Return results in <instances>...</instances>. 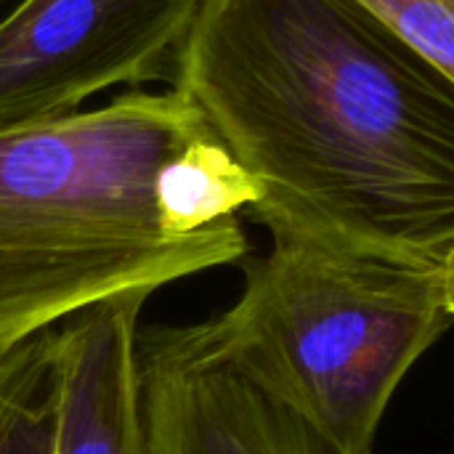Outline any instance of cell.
Segmentation results:
<instances>
[{
  "label": "cell",
  "instance_id": "cell-1",
  "mask_svg": "<svg viewBox=\"0 0 454 454\" xmlns=\"http://www.w3.org/2000/svg\"><path fill=\"white\" fill-rule=\"evenodd\" d=\"M178 88L258 181L274 242L454 282V80L359 0H205Z\"/></svg>",
  "mask_w": 454,
  "mask_h": 454
},
{
  "label": "cell",
  "instance_id": "cell-2",
  "mask_svg": "<svg viewBox=\"0 0 454 454\" xmlns=\"http://www.w3.org/2000/svg\"><path fill=\"white\" fill-rule=\"evenodd\" d=\"M205 136L173 85L0 130V359L96 303L247 255L237 218L178 234L162 213V170Z\"/></svg>",
  "mask_w": 454,
  "mask_h": 454
},
{
  "label": "cell",
  "instance_id": "cell-3",
  "mask_svg": "<svg viewBox=\"0 0 454 454\" xmlns=\"http://www.w3.org/2000/svg\"><path fill=\"white\" fill-rule=\"evenodd\" d=\"M450 325L454 282L439 269L274 242L245 269L229 311L181 330L202 356L295 415L325 454H372L402 378Z\"/></svg>",
  "mask_w": 454,
  "mask_h": 454
},
{
  "label": "cell",
  "instance_id": "cell-4",
  "mask_svg": "<svg viewBox=\"0 0 454 454\" xmlns=\"http://www.w3.org/2000/svg\"><path fill=\"white\" fill-rule=\"evenodd\" d=\"M202 5L16 0L0 13V130L74 114L117 85H173Z\"/></svg>",
  "mask_w": 454,
  "mask_h": 454
},
{
  "label": "cell",
  "instance_id": "cell-5",
  "mask_svg": "<svg viewBox=\"0 0 454 454\" xmlns=\"http://www.w3.org/2000/svg\"><path fill=\"white\" fill-rule=\"evenodd\" d=\"M138 383L149 454H325L295 415L202 356L181 327L138 335Z\"/></svg>",
  "mask_w": 454,
  "mask_h": 454
},
{
  "label": "cell",
  "instance_id": "cell-6",
  "mask_svg": "<svg viewBox=\"0 0 454 454\" xmlns=\"http://www.w3.org/2000/svg\"><path fill=\"white\" fill-rule=\"evenodd\" d=\"M149 295L109 298L56 330L53 454H149L138 383V319Z\"/></svg>",
  "mask_w": 454,
  "mask_h": 454
},
{
  "label": "cell",
  "instance_id": "cell-7",
  "mask_svg": "<svg viewBox=\"0 0 454 454\" xmlns=\"http://www.w3.org/2000/svg\"><path fill=\"white\" fill-rule=\"evenodd\" d=\"M59 412L56 327L0 359V454H53Z\"/></svg>",
  "mask_w": 454,
  "mask_h": 454
},
{
  "label": "cell",
  "instance_id": "cell-8",
  "mask_svg": "<svg viewBox=\"0 0 454 454\" xmlns=\"http://www.w3.org/2000/svg\"><path fill=\"white\" fill-rule=\"evenodd\" d=\"M454 80V0H359Z\"/></svg>",
  "mask_w": 454,
  "mask_h": 454
},
{
  "label": "cell",
  "instance_id": "cell-9",
  "mask_svg": "<svg viewBox=\"0 0 454 454\" xmlns=\"http://www.w3.org/2000/svg\"><path fill=\"white\" fill-rule=\"evenodd\" d=\"M3 3H5V0H0V5H3Z\"/></svg>",
  "mask_w": 454,
  "mask_h": 454
}]
</instances>
